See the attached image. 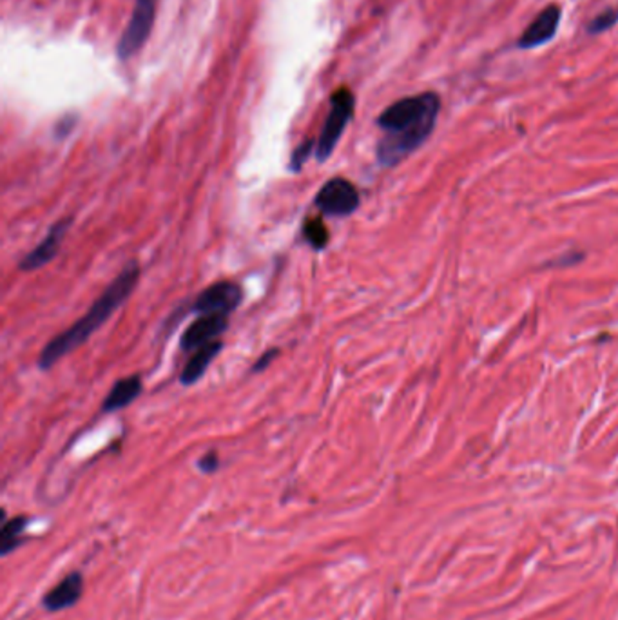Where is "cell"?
<instances>
[{"label": "cell", "instance_id": "6da1fadb", "mask_svg": "<svg viewBox=\"0 0 618 620\" xmlns=\"http://www.w3.org/2000/svg\"><path fill=\"white\" fill-rule=\"evenodd\" d=\"M441 111V99L433 91L401 99L388 106L377 119L383 138L377 144V160L395 167L417 151L432 135Z\"/></svg>", "mask_w": 618, "mask_h": 620}, {"label": "cell", "instance_id": "7a4b0ae2", "mask_svg": "<svg viewBox=\"0 0 618 620\" xmlns=\"http://www.w3.org/2000/svg\"><path fill=\"white\" fill-rule=\"evenodd\" d=\"M140 280V267L137 262L128 263L122 272L106 287V291L97 298L90 310L77 320L70 329L57 334L41 352L39 368L50 370L66 356L73 354L131 298Z\"/></svg>", "mask_w": 618, "mask_h": 620}, {"label": "cell", "instance_id": "3957f363", "mask_svg": "<svg viewBox=\"0 0 618 620\" xmlns=\"http://www.w3.org/2000/svg\"><path fill=\"white\" fill-rule=\"evenodd\" d=\"M356 111V97L352 90L339 88L330 97V110L325 119L319 138L316 140V160L319 164L327 162L339 144L348 122Z\"/></svg>", "mask_w": 618, "mask_h": 620}, {"label": "cell", "instance_id": "277c9868", "mask_svg": "<svg viewBox=\"0 0 618 620\" xmlns=\"http://www.w3.org/2000/svg\"><path fill=\"white\" fill-rule=\"evenodd\" d=\"M157 3L158 0H135L131 19L117 46L120 61H129L147 44L157 19Z\"/></svg>", "mask_w": 618, "mask_h": 620}, {"label": "cell", "instance_id": "5b68a950", "mask_svg": "<svg viewBox=\"0 0 618 620\" xmlns=\"http://www.w3.org/2000/svg\"><path fill=\"white\" fill-rule=\"evenodd\" d=\"M361 204L357 187L347 178H330L316 195V205L328 216H348Z\"/></svg>", "mask_w": 618, "mask_h": 620}, {"label": "cell", "instance_id": "8992f818", "mask_svg": "<svg viewBox=\"0 0 618 620\" xmlns=\"http://www.w3.org/2000/svg\"><path fill=\"white\" fill-rule=\"evenodd\" d=\"M243 301V289L240 283L225 280L216 281L204 289L193 303V312L205 314H222L231 316Z\"/></svg>", "mask_w": 618, "mask_h": 620}, {"label": "cell", "instance_id": "52a82bcc", "mask_svg": "<svg viewBox=\"0 0 618 620\" xmlns=\"http://www.w3.org/2000/svg\"><path fill=\"white\" fill-rule=\"evenodd\" d=\"M562 19V8L558 5H549L546 6L524 30L520 39L517 41L518 50H535L549 41H553L558 33Z\"/></svg>", "mask_w": 618, "mask_h": 620}, {"label": "cell", "instance_id": "ba28073f", "mask_svg": "<svg viewBox=\"0 0 618 620\" xmlns=\"http://www.w3.org/2000/svg\"><path fill=\"white\" fill-rule=\"evenodd\" d=\"M227 329H229V316H222V314L200 316L182 334L180 347L184 352H196L198 348H202L213 341H218V338Z\"/></svg>", "mask_w": 618, "mask_h": 620}, {"label": "cell", "instance_id": "9c48e42d", "mask_svg": "<svg viewBox=\"0 0 618 620\" xmlns=\"http://www.w3.org/2000/svg\"><path fill=\"white\" fill-rule=\"evenodd\" d=\"M71 222L73 218L68 216V218H62L59 222L53 224V227L48 231L46 238L21 262V271L24 272H32V271H37V269H43L46 267L50 262L55 260V256L59 254L61 251V245L71 227Z\"/></svg>", "mask_w": 618, "mask_h": 620}, {"label": "cell", "instance_id": "30bf717a", "mask_svg": "<svg viewBox=\"0 0 618 620\" xmlns=\"http://www.w3.org/2000/svg\"><path fill=\"white\" fill-rule=\"evenodd\" d=\"M84 591V578L81 573L66 575L59 584H55L48 595L44 596L43 604L48 611H61L79 602Z\"/></svg>", "mask_w": 618, "mask_h": 620}, {"label": "cell", "instance_id": "8fae6325", "mask_svg": "<svg viewBox=\"0 0 618 620\" xmlns=\"http://www.w3.org/2000/svg\"><path fill=\"white\" fill-rule=\"evenodd\" d=\"M142 392H144V383H142V377L138 374L122 377L113 385V388L106 396V399L102 403V412H106V414L120 412V410L128 408L131 403H135Z\"/></svg>", "mask_w": 618, "mask_h": 620}, {"label": "cell", "instance_id": "7c38bea8", "mask_svg": "<svg viewBox=\"0 0 618 620\" xmlns=\"http://www.w3.org/2000/svg\"><path fill=\"white\" fill-rule=\"evenodd\" d=\"M223 348V343L218 339V341H213L202 348H198L187 361L185 368L182 370V376H180V383L189 386V385H195L198 379H202V376L207 372L209 365L218 358V354L222 352Z\"/></svg>", "mask_w": 618, "mask_h": 620}, {"label": "cell", "instance_id": "4fadbf2b", "mask_svg": "<svg viewBox=\"0 0 618 620\" xmlns=\"http://www.w3.org/2000/svg\"><path fill=\"white\" fill-rule=\"evenodd\" d=\"M303 236L314 251H323L330 242V233L321 218H309L303 224Z\"/></svg>", "mask_w": 618, "mask_h": 620}, {"label": "cell", "instance_id": "5bb4252c", "mask_svg": "<svg viewBox=\"0 0 618 620\" xmlns=\"http://www.w3.org/2000/svg\"><path fill=\"white\" fill-rule=\"evenodd\" d=\"M26 524H28L26 517H15V519H10L3 526V533H0V546H3L5 553H10L12 549L19 546Z\"/></svg>", "mask_w": 618, "mask_h": 620}, {"label": "cell", "instance_id": "9a60e30c", "mask_svg": "<svg viewBox=\"0 0 618 620\" xmlns=\"http://www.w3.org/2000/svg\"><path fill=\"white\" fill-rule=\"evenodd\" d=\"M616 23H618V10H616V8H609V10H604L602 14H598V15L585 26V32H587L589 35H600V33L609 32Z\"/></svg>", "mask_w": 618, "mask_h": 620}, {"label": "cell", "instance_id": "2e32d148", "mask_svg": "<svg viewBox=\"0 0 618 620\" xmlns=\"http://www.w3.org/2000/svg\"><path fill=\"white\" fill-rule=\"evenodd\" d=\"M316 155V140L314 138H309L305 142H301L294 151H292V157H290V164H289V169L292 173H299L305 166V162L310 158V155Z\"/></svg>", "mask_w": 618, "mask_h": 620}, {"label": "cell", "instance_id": "e0dca14e", "mask_svg": "<svg viewBox=\"0 0 618 620\" xmlns=\"http://www.w3.org/2000/svg\"><path fill=\"white\" fill-rule=\"evenodd\" d=\"M218 464H220V457H218V453H214V452L204 455V457L200 459V463H198L200 470L205 472V473H211V472L218 470Z\"/></svg>", "mask_w": 618, "mask_h": 620}, {"label": "cell", "instance_id": "ac0fdd59", "mask_svg": "<svg viewBox=\"0 0 618 620\" xmlns=\"http://www.w3.org/2000/svg\"><path fill=\"white\" fill-rule=\"evenodd\" d=\"M278 348H272V350H269V352H265V354H261V358L254 363V367H252V372H261V370H265L276 358H278Z\"/></svg>", "mask_w": 618, "mask_h": 620}]
</instances>
